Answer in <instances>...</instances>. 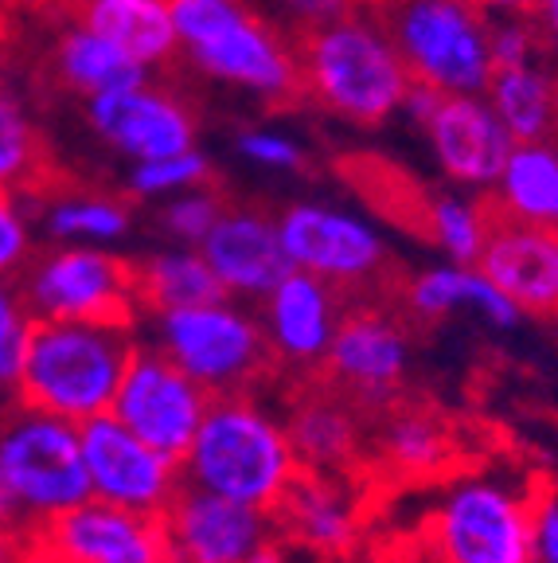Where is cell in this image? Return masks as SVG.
I'll return each mask as SVG.
<instances>
[{
  "label": "cell",
  "instance_id": "cell-1",
  "mask_svg": "<svg viewBox=\"0 0 558 563\" xmlns=\"http://www.w3.org/2000/svg\"><path fill=\"white\" fill-rule=\"evenodd\" d=\"M137 356L130 325L32 317L24 336L16 404L87 422L114 407L118 387Z\"/></svg>",
  "mask_w": 558,
  "mask_h": 563
},
{
  "label": "cell",
  "instance_id": "cell-2",
  "mask_svg": "<svg viewBox=\"0 0 558 563\" xmlns=\"http://www.w3.org/2000/svg\"><path fill=\"white\" fill-rule=\"evenodd\" d=\"M301 67L305 102H321L359 125H379L411 95V70L387 32L364 12L286 40Z\"/></svg>",
  "mask_w": 558,
  "mask_h": 563
},
{
  "label": "cell",
  "instance_id": "cell-3",
  "mask_svg": "<svg viewBox=\"0 0 558 563\" xmlns=\"http://www.w3.org/2000/svg\"><path fill=\"white\" fill-rule=\"evenodd\" d=\"M180 470L188 485L270 512L301 462L286 427L258 411L250 399L215 396Z\"/></svg>",
  "mask_w": 558,
  "mask_h": 563
},
{
  "label": "cell",
  "instance_id": "cell-4",
  "mask_svg": "<svg viewBox=\"0 0 558 563\" xmlns=\"http://www.w3.org/2000/svg\"><path fill=\"white\" fill-rule=\"evenodd\" d=\"M371 16L414 82L445 95L489 90L492 20L472 0H376Z\"/></svg>",
  "mask_w": 558,
  "mask_h": 563
},
{
  "label": "cell",
  "instance_id": "cell-5",
  "mask_svg": "<svg viewBox=\"0 0 558 563\" xmlns=\"http://www.w3.org/2000/svg\"><path fill=\"white\" fill-rule=\"evenodd\" d=\"M180 44L215 79L263 90L274 106L305 102V82L293 52L243 0H168Z\"/></svg>",
  "mask_w": 558,
  "mask_h": 563
},
{
  "label": "cell",
  "instance_id": "cell-6",
  "mask_svg": "<svg viewBox=\"0 0 558 563\" xmlns=\"http://www.w3.org/2000/svg\"><path fill=\"white\" fill-rule=\"evenodd\" d=\"M160 352L215 396H246L281 376V356L266 329L223 301L160 313Z\"/></svg>",
  "mask_w": 558,
  "mask_h": 563
},
{
  "label": "cell",
  "instance_id": "cell-7",
  "mask_svg": "<svg viewBox=\"0 0 558 563\" xmlns=\"http://www.w3.org/2000/svg\"><path fill=\"white\" fill-rule=\"evenodd\" d=\"M0 477L32 525L94 497L79 422L32 411L16 399L0 415Z\"/></svg>",
  "mask_w": 558,
  "mask_h": 563
},
{
  "label": "cell",
  "instance_id": "cell-8",
  "mask_svg": "<svg viewBox=\"0 0 558 563\" xmlns=\"http://www.w3.org/2000/svg\"><path fill=\"white\" fill-rule=\"evenodd\" d=\"M281 246L297 271H309L324 278L341 294L344 309L356 301H402L406 282L394 271L387 246L371 228H364L351 216L328 208H289L278 220Z\"/></svg>",
  "mask_w": 558,
  "mask_h": 563
},
{
  "label": "cell",
  "instance_id": "cell-9",
  "mask_svg": "<svg viewBox=\"0 0 558 563\" xmlns=\"http://www.w3.org/2000/svg\"><path fill=\"white\" fill-rule=\"evenodd\" d=\"M16 301L32 317H67V321H102V325H130L137 321L130 258L67 246L40 258H24L16 274Z\"/></svg>",
  "mask_w": 558,
  "mask_h": 563
},
{
  "label": "cell",
  "instance_id": "cell-10",
  "mask_svg": "<svg viewBox=\"0 0 558 563\" xmlns=\"http://www.w3.org/2000/svg\"><path fill=\"white\" fill-rule=\"evenodd\" d=\"M24 563H176L165 517L87 501L27 528Z\"/></svg>",
  "mask_w": 558,
  "mask_h": 563
},
{
  "label": "cell",
  "instance_id": "cell-11",
  "mask_svg": "<svg viewBox=\"0 0 558 563\" xmlns=\"http://www.w3.org/2000/svg\"><path fill=\"white\" fill-rule=\"evenodd\" d=\"M437 563H535V501L496 482H461L429 517Z\"/></svg>",
  "mask_w": 558,
  "mask_h": 563
},
{
  "label": "cell",
  "instance_id": "cell-12",
  "mask_svg": "<svg viewBox=\"0 0 558 563\" xmlns=\"http://www.w3.org/2000/svg\"><path fill=\"white\" fill-rule=\"evenodd\" d=\"M321 384L341 391L359 415L387 411L399 404L402 372H406V333L391 306L356 301L341 313L324 361L309 364Z\"/></svg>",
  "mask_w": 558,
  "mask_h": 563
},
{
  "label": "cell",
  "instance_id": "cell-13",
  "mask_svg": "<svg viewBox=\"0 0 558 563\" xmlns=\"http://www.w3.org/2000/svg\"><path fill=\"white\" fill-rule=\"evenodd\" d=\"M211 391L196 384L180 364L160 349H137L110 415L122 419L137 439L157 446L172 462H183L196 442Z\"/></svg>",
  "mask_w": 558,
  "mask_h": 563
},
{
  "label": "cell",
  "instance_id": "cell-14",
  "mask_svg": "<svg viewBox=\"0 0 558 563\" xmlns=\"http://www.w3.org/2000/svg\"><path fill=\"white\" fill-rule=\"evenodd\" d=\"M79 439L82 457H87L90 493H94L98 501L148 512V517H165L176 489L183 485L180 462H172L157 446L137 439L110 411L79 422Z\"/></svg>",
  "mask_w": 558,
  "mask_h": 563
},
{
  "label": "cell",
  "instance_id": "cell-15",
  "mask_svg": "<svg viewBox=\"0 0 558 563\" xmlns=\"http://www.w3.org/2000/svg\"><path fill=\"white\" fill-rule=\"evenodd\" d=\"M364 509L367 497L356 474L301 466L270 509V520L286 544L309 548L321 560H332V555H351Z\"/></svg>",
  "mask_w": 558,
  "mask_h": 563
},
{
  "label": "cell",
  "instance_id": "cell-16",
  "mask_svg": "<svg viewBox=\"0 0 558 563\" xmlns=\"http://www.w3.org/2000/svg\"><path fill=\"white\" fill-rule=\"evenodd\" d=\"M484 208V246L477 266L524 313H558V228L527 223L496 200H480Z\"/></svg>",
  "mask_w": 558,
  "mask_h": 563
},
{
  "label": "cell",
  "instance_id": "cell-17",
  "mask_svg": "<svg viewBox=\"0 0 558 563\" xmlns=\"http://www.w3.org/2000/svg\"><path fill=\"white\" fill-rule=\"evenodd\" d=\"M168 544L176 563H250L274 532L270 512L250 509L183 482L165 509Z\"/></svg>",
  "mask_w": 558,
  "mask_h": 563
},
{
  "label": "cell",
  "instance_id": "cell-18",
  "mask_svg": "<svg viewBox=\"0 0 558 563\" xmlns=\"http://www.w3.org/2000/svg\"><path fill=\"white\" fill-rule=\"evenodd\" d=\"M90 122L105 141L137 161H160L192 150V110L160 87H122L90 98Z\"/></svg>",
  "mask_w": 558,
  "mask_h": 563
},
{
  "label": "cell",
  "instance_id": "cell-19",
  "mask_svg": "<svg viewBox=\"0 0 558 563\" xmlns=\"http://www.w3.org/2000/svg\"><path fill=\"white\" fill-rule=\"evenodd\" d=\"M426 133L442 168L461 185H496L515 145L496 110L477 95H445L426 118Z\"/></svg>",
  "mask_w": 558,
  "mask_h": 563
},
{
  "label": "cell",
  "instance_id": "cell-20",
  "mask_svg": "<svg viewBox=\"0 0 558 563\" xmlns=\"http://www.w3.org/2000/svg\"><path fill=\"white\" fill-rule=\"evenodd\" d=\"M203 258L223 278L227 290L238 294H270L289 271L286 246H281L278 220L266 208H238L231 203L203 235Z\"/></svg>",
  "mask_w": 558,
  "mask_h": 563
},
{
  "label": "cell",
  "instance_id": "cell-21",
  "mask_svg": "<svg viewBox=\"0 0 558 563\" xmlns=\"http://www.w3.org/2000/svg\"><path fill=\"white\" fill-rule=\"evenodd\" d=\"M344 301L328 282L309 271H289L286 278L270 290L266 306V336L281 364H309L324 361L332 344V333L341 325Z\"/></svg>",
  "mask_w": 558,
  "mask_h": 563
},
{
  "label": "cell",
  "instance_id": "cell-22",
  "mask_svg": "<svg viewBox=\"0 0 558 563\" xmlns=\"http://www.w3.org/2000/svg\"><path fill=\"white\" fill-rule=\"evenodd\" d=\"M286 434L301 466L351 470L359 454V411L341 391H332L313 372L301 368L293 391H289Z\"/></svg>",
  "mask_w": 558,
  "mask_h": 563
},
{
  "label": "cell",
  "instance_id": "cell-23",
  "mask_svg": "<svg viewBox=\"0 0 558 563\" xmlns=\"http://www.w3.org/2000/svg\"><path fill=\"white\" fill-rule=\"evenodd\" d=\"M336 176L383 220L429 243V220H434L437 196L426 192L406 168L379 157V153H344V157H336Z\"/></svg>",
  "mask_w": 558,
  "mask_h": 563
},
{
  "label": "cell",
  "instance_id": "cell-24",
  "mask_svg": "<svg viewBox=\"0 0 558 563\" xmlns=\"http://www.w3.org/2000/svg\"><path fill=\"white\" fill-rule=\"evenodd\" d=\"M0 188L16 200L20 196L47 200V196H63L70 188L47 137L27 122V114L4 82H0Z\"/></svg>",
  "mask_w": 558,
  "mask_h": 563
},
{
  "label": "cell",
  "instance_id": "cell-25",
  "mask_svg": "<svg viewBox=\"0 0 558 563\" xmlns=\"http://www.w3.org/2000/svg\"><path fill=\"white\" fill-rule=\"evenodd\" d=\"M399 306H406L422 321H437V317L469 306L480 309L484 321H492L496 329H512L520 321V313H524L480 266L477 271H469V266H442V271L418 274L414 282H406Z\"/></svg>",
  "mask_w": 558,
  "mask_h": 563
},
{
  "label": "cell",
  "instance_id": "cell-26",
  "mask_svg": "<svg viewBox=\"0 0 558 563\" xmlns=\"http://www.w3.org/2000/svg\"><path fill=\"white\" fill-rule=\"evenodd\" d=\"M489 106L512 141H550L558 130V75L543 63L496 67L489 79Z\"/></svg>",
  "mask_w": 558,
  "mask_h": 563
},
{
  "label": "cell",
  "instance_id": "cell-27",
  "mask_svg": "<svg viewBox=\"0 0 558 563\" xmlns=\"http://www.w3.org/2000/svg\"><path fill=\"white\" fill-rule=\"evenodd\" d=\"M133 271V298L141 313H168V309L208 306L227 298V286L211 271L203 255H157L130 263Z\"/></svg>",
  "mask_w": 558,
  "mask_h": 563
},
{
  "label": "cell",
  "instance_id": "cell-28",
  "mask_svg": "<svg viewBox=\"0 0 558 563\" xmlns=\"http://www.w3.org/2000/svg\"><path fill=\"white\" fill-rule=\"evenodd\" d=\"M52 75L63 87L79 90L87 98L145 82V67L137 59H130L118 44H110V40H102V35L87 32L79 24H67V32L59 35L52 55Z\"/></svg>",
  "mask_w": 558,
  "mask_h": 563
},
{
  "label": "cell",
  "instance_id": "cell-29",
  "mask_svg": "<svg viewBox=\"0 0 558 563\" xmlns=\"http://www.w3.org/2000/svg\"><path fill=\"white\" fill-rule=\"evenodd\" d=\"M492 200L527 223L558 228V150L550 141H515Z\"/></svg>",
  "mask_w": 558,
  "mask_h": 563
},
{
  "label": "cell",
  "instance_id": "cell-30",
  "mask_svg": "<svg viewBox=\"0 0 558 563\" xmlns=\"http://www.w3.org/2000/svg\"><path fill=\"white\" fill-rule=\"evenodd\" d=\"M379 457L399 477H434L457 457V442L437 419L422 411H402V407L394 411L391 404V415L379 431Z\"/></svg>",
  "mask_w": 558,
  "mask_h": 563
},
{
  "label": "cell",
  "instance_id": "cell-31",
  "mask_svg": "<svg viewBox=\"0 0 558 563\" xmlns=\"http://www.w3.org/2000/svg\"><path fill=\"white\" fill-rule=\"evenodd\" d=\"M429 243H437L457 263H477L484 246V208L465 203L454 196H437L434 220H429Z\"/></svg>",
  "mask_w": 558,
  "mask_h": 563
},
{
  "label": "cell",
  "instance_id": "cell-32",
  "mask_svg": "<svg viewBox=\"0 0 558 563\" xmlns=\"http://www.w3.org/2000/svg\"><path fill=\"white\" fill-rule=\"evenodd\" d=\"M130 228V211L110 196H90V200H63L52 211L55 235H122Z\"/></svg>",
  "mask_w": 558,
  "mask_h": 563
},
{
  "label": "cell",
  "instance_id": "cell-33",
  "mask_svg": "<svg viewBox=\"0 0 558 563\" xmlns=\"http://www.w3.org/2000/svg\"><path fill=\"white\" fill-rule=\"evenodd\" d=\"M188 185H211V168L192 150L160 161H141L137 173H133V192L141 196L168 192V188H188Z\"/></svg>",
  "mask_w": 558,
  "mask_h": 563
},
{
  "label": "cell",
  "instance_id": "cell-34",
  "mask_svg": "<svg viewBox=\"0 0 558 563\" xmlns=\"http://www.w3.org/2000/svg\"><path fill=\"white\" fill-rule=\"evenodd\" d=\"M543 44V27L535 16H500L492 24V70L535 63Z\"/></svg>",
  "mask_w": 558,
  "mask_h": 563
},
{
  "label": "cell",
  "instance_id": "cell-35",
  "mask_svg": "<svg viewBox=\"0 0 558 563\" xmlns=\"http://www.w3.org/2000/svg\"><path fill=\"white\" fill-rule=\"evenodd\" d=\"M227 208H231L227 196H219L215 188H208V192H200V196H183V200H176L172 208L165 211V228L180 239H200L203 243V235L215 228V220Z\"/></svg>",
  "mask_w": 558,
  "mask_h": 563
},
{
  "label": "cell",
  "instance_id": "cell-36",
  "mask_svg": "<svg viewBox=\"0 0 558 563\" xmlns=\"http://www.w3.org/2000/svg\"><path fill=\"white\" fill-rule=\"evenodd\" d=\"M281 4V40L289 35H301V32H313V27L324 24H336V20L351 16L356 9V0H278Z\"/></svg>",
  "mask_w": 558,
  "mask_h": 563
},
{
  "label": "cell",
  "instance_id": "cell-37",
  "mask_svg": "<svg viewBox=\"0 0 558 563\" xmlns=\"http://www.w3.org/2000/svg\"><path fill=\"white\" fill-rule=\"evenodd\" d=\"M27 246L32 243H27V228L16 208V196L0 188V278H12L24 266Z\"/></svg>",
  "mask_w": 558,
  "mask_h": 563
},
{
  "label": "cell",
  "instance_id": "cell-38",
  "mask_svg": "<svg viewBox=\"0 0 558 563\" xmlns=\"http://www.w3.org/2000/svg\"><path fill=\"white\" fill-rule=\"evenodd\" d=\"M535 563H558V493L535 501Z\"/></svg>",
  "mask_w": 558,
  "mask_h": 563
},
{
  "label": "cell",
  "instance_id": "cell-39",
  "mask_svg": "<svg viewBox=\"0 0 558 563\" xmlns=\"http://www.w3.org/2000/svg\"><path fill=\"white\" fill-rule=\"evenodd\" d=\"M243 150L250 153L254 161H266V165H286V168L305 165V157H301L297 145H289V141H281V137H270V133H250V137L243 141Z\"/></svg>",
  "mask_w": 558,
  "mask_h": 563
},
{
  "label": "cell",
  "instance_id": "cell-40",
  "mask_svg": "<svg viewBox=\"0 0 558 563\" xmlns=\"http://www.w3.org/2000/svg\"><path fill=\"white\" fill-rule=\"evenodd\" d=\"M27 336V333H24ZM24 336L0 341V399H16L20 364H24Z\"/></svg>",
  "mask_w": 558,
  "mask_h": 563
},
{
  "label": "cell",
  "instance_id": "cell-41",
  "mask_svg": "<svg viewBox=\"0 0 558 563\" xmlns=\"http://www.w3.org/2000/svg\"><path fill=\"white\" fill-rule=\"evenodd\" d=\"M27 333V313L20 309L16 294L9 286H0V341H12V336Z\"/></svg>",
  "mask_w": 558,
  "mask_h": 563
},
{
  "label": "cell",
  "instance_id": "cell-42",
  "mask_svg": "<svg viewBox=\"0 0 558 563\" xmlns=\"http://www.w3.org/2000/svg\"><path fill=\"white\" fill-rule=\"evenodd\" d=\"M477 9H484L489 16H535L543 0H472Z\"/></svg>",
  "mask_w": 558,
  "mask_h": 563
},
{
  "label": "cell",
  "instance_id": "cell-43",
  "mask_svg": "<svg viewBox=\"0 0 558 563\" xmlns=\"http://www.w3.org/2000/svg\"><path fill=\"white\" fill-rule=\"evenodd\" d=\"M27 548V528L0 525V563H24Z\"/></svg>",
  "mask_w": 558,
  "mask_h": 563
},
{
  "label": "cell",
  "instance_id": "cell-44",
  "mask_svg": "<svg viewBox=\"0 0 558 563\" xmlns=\"http://www.w3.org/2000/svg\"><path fill=\"white\" fill-rule=\"evenodd\" d=\"M0 525H12V528H32V520L24 517V509L16 505V497L9 493L4 477H0Z\"/></svg>",
  "mask_w": 558,
  "mask_h": 563
},
{
  "label": "cell",
  "instance_id": "cell-45",
  "mask_svg": "<svg viewBox=\"0 0 558 563\" xmlns=\"http://www.w3.org/2000/svg\"><path fill=\"white\" fill-rule=\"evenodd\" d=\"M535 20H539V27L550 40V47H558V0H543L539 12H535Z\"/></svg>",
  "mask_w": 558,
  "mask_h": 563
},
{
  "label": "cell",
  "instance_id": "cell-46",
  "mask_svg": "<svg viewBox=\"0 0 558 563\" xmlns=\"http://www.w3.org/2000/svg\"><path fill=\"white\" fill-rule=\"evenodd\" d=\"M27 4H32V0H0V9H4V12H16V9H27Z\"/></svg>",
  "mask_w": 558,
  "mask_h": 563
},
{
  "label": "cell",
  "instance_id": "cell-47",
  "mask_svg": "<svg viewBox=\"0 0 558 563\" xmlns=\"http://www.w3.org/2000/svg\"><path fill=\"white\" fill-rule=\"evenodd\" d=\"M324 563H351L348 555H332V560H324Z\"/></svg>",
  "mask_w": 558,
  "mask_h": 563
},
{
  "label": "cell",
  "instance_id": "cell-48",
  "mask_svg": "<svg viewBox=\"0 0 558 563\" xmlns=\"http://www.w3.org/2000/svg\"><path fill=\"white\" fill-rule=\"evenodd\" d=\"M367 4H376V0H367Z\"/></svg>",
  "mask_w": 558,
  "mask_h": 563
},
{
  "label": "cell",
  "instance_id": "cell-49",
  "mask_svg": "<svg viewBox=\"0 0 558 563\" xmlns=\"http://www.w3.org/2000/svg\"><path fill=\"white\" fill-rule=\"evenodd\" d=\"M165 4H168V0H165Z\"/></svg>",
  "mask_w": 558,
  "mask_h": 563
}]
</instances>
